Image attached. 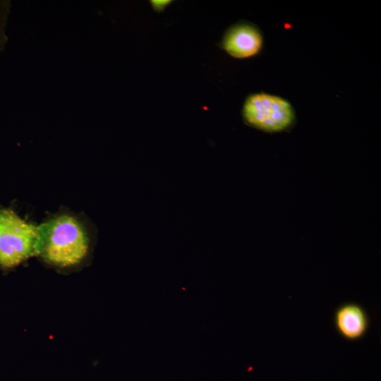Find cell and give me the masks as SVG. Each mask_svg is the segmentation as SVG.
Listing matches in <instances>:
<instances>
[{
  "mask_svg": "<svg viewBox=\"0 0 381 381\" xmlns=\"http://www.w3.org/2000/svg\"><path fill=\"white\" fill-rule=\"evenodd\" d=\"M262 44V35L257 27L248 23H239L226 31L221 47L234 58L248 59L257 55Z\"/></svg>",
  "mask_w": 381,
  "mask_h": 381,
  "instance_id": "obj_4",
  "label": "cell"
},
{
  "mask_svg": "<svg viewBox=\"0 0 381 381\" xmlns=\"http://www.w3.org/2000/svg\"><path fill=\"white\" fill-rule=\"evenodd\" d=\"M242 116L248 126L267 133H277L292 126L295 113L286 99L265 92L249 95L245 100Z\"/></svg>",
  "mask_w": 381,
  "mask_h": 381,
  "instance_id": "obj_3",
  "label": "cell"
},
{
  "mask_svg": "<svg viewBox=\"0 0 381 381\" xmlns=\"http://www.w3.org/2000/svg\"><path fill=\"white\" fill-rule=\"evenodd\" d=\"M39 254V226L10 210H0V265L13 267Z\"/></svg>",
  "mask_w": 381,
  "mask_h": 381,
  "instance_id": "obj_2",
  "label": "cell"
},
{
  "mask_svg": "<svg viewBox=\"0 0 381 381\" xmlns=\"http://www.w3.org/2000/svg\"><path fill=\"white\" fill-rule=\"evenodd\" d=\"M150 5L154 11L160 13L165 10V8L172 3L171 0H151L150 1Z\"/></svg>",
  "mask_w": 381,
  "mask_h": 381,
  "instance_id": "obj_6",
  "label": "cell"
},
{
  "mask_svg": "<svg viewBox=\"0 0 381 381\" xmlns=\"http://www.w3.org/2000/svg\"><path fill=\"white\" fill-rule=\"evenodd\" d=\"M40 254L59 267L76 265L86 256L88 238L82 224L73 217L62 214L39 226Z\"/></svg>",
  "mask_w": 381,
  "mask_h": 381,
  "instance_id": "obj_1",
  "label": "cell"
},
{
  "mask_svg": "<svg viewBox=\"0 0 381 381\" xmlns=\"http://www.w3.org/2000/svg\"><path fill=\"white\" fill-rule=\"evenodd\" d=\"M334 325L341 337L348 341H358L368 333L370 316L364 307L356 302L339 305L334 313Z\"/></svg>",
  "mask_w": 381,
  "mask_h": 381,
  "instance_id": "obj_5",
  "label": "cell"
}]
</instances>
